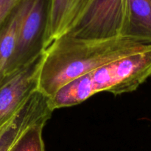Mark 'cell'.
<instances>
[{
	"label": "cell",
	"instance_id": "1",
	"mask_svg": "<svg viewBox=\"0 0 151 151\" xmlns=\"http://www.w3.org/2000/svg\"><path fill=\"white\" fill-rule=\"evenodd\" d=\"M150 47V41L131 37L81 38L63 35L44 50L38 90L51 97L75 78Z\"/></svg>",
	"mask_w": 151,
	"mask_h": 151
},
{
	"label": "cell",
	"instance_id": "4",
	"mask_svg": "<svg viewBox=\"0 0 151 151\" xmlns=\"http://www.w3.org/2000/svg\"><path fill=\"white\" fill-rule=\"evenodd\" d=\"M49 0H27L22 18L17 40L7 74L24 66L44 51Z\"/></svg>",
	"mask_w": 151,
	"mask_h": 151
},
{
	"label": "cell",
	"instance_id": "9",
	"mask_svg": "<svg viewBox=\"0 0 151 151\" xmlns=\"http://www.w3.org/2000/svg\"><path fill=\"white\" fill-rule=\"evenodd\" d=\"M22 0H0V25Z\"/></svg>",
	"mask_w": 151,
	"mask_h": 151
},
{
	"label": "cell",
	"instance_id": "2",
	"mask_svg": "<svg viewBox=\"0 0 151 151\" xmlns=\"http://www.w3.org/2000/svg\"><path fill=\"white\" fill-rule=\"evenodd\" d=\"M151 76V47L114 61L75 78L51 97L54 109L75 106L97 93L117 95L135 91Z\"/></svg>",
	"mask_w": 151,
	"mask_h": 151
},
{
	"label": "cell",
	"instance_id": "7",
	"mask_svg": "<svg viewBox=\"0 0 151 151\" xmlns=\"http://www.w3.org/2000/svg\"><path fill=\"white\" fill-rule=\"evenodd\" d=\"M27 0H22L0 25V81L7 74L14 53L18 29L24 13Z\"/></svg>",
	"mask_w": 151,
	"mask_h": 151
},
{
	"label": "cell",
	"instance_id": "5",
	"mask_svg": "<svg viewBox=\"0 0 151 151\" xmlns=\"http://www.w3.org/2000/svg\"><path fill=\"white\" fill-rule=\"evenodd\" d=\"M44 51L0 81V127L11 119L29 96L38 90Z\"/></svg>",
	"mask_w": 151,
	"mask_h": 151
},
{
	"label": "cell",
	"instance_id": "8",
	"mask_svg": "<svg viewBox=\"0 0 151 151\" xmlns=\"http://www.w3.org/2000/svg\"><path fill=\"white\" fill-rule=\"evenodd\" d=\"M47 123H38L31 126L18 139L10 151H46L43 129Z\"/></svg>",
	"mask_w": 151,
	"mask_h": 151
},
{
	"label": "cell",
	"instance_id": "3",
	"mask_svg": "<svg viewBox=\"0 0 151 151\" xmlns=\"http://www.w3.org/2000/svg\"><path fill=\"white\" fill-rule=\"evenodd\" d=\"M76 32L83 38L125 36L151 42V0H92Z\"/></svg>",
	"mask_w": 151,
	"mask_h": 151
},
{
	"label": "cell",
	"instance_id": "6",
	"mask_svg": "<svg viewBox=\"0 0 151 151\" xmlns=\"http://www.w3.org/2000/svg\"><path fill=\"white\" fill-rule=\"evenodd\" d=\"M90 0H49L44 50L69 33L83 15Z\"/></svg>",
	"mask_w": 151,
	"mask_h": 151
}]
</instances>
